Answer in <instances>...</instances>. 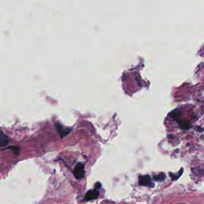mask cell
Listing matches in <instances>:
<instances>
[{"mask_svg":"<svg viewBox=\"0 0 204 204\" xmlns=\"http://www.w3.org/2000/svg\"><path fill=\"white\" fill-rule=\"evenodd\" d=\"M9 138L7 135H5L2 131L0 134V146L1 147H4L7 145L9 143Z\"/></svg>","mask_w":204,"mask_h":204,"instance_id":"5","label":"cell"},{"mask_svg":"<svg viewBox=\"0 0 204 204\" xmlns=\"http://www.w3.org/2000/svg\"><path fill=\"white\" fill-rule=\"evenodd\" d=\"M165 178H166V176H165V174H163V173H161V174L154 175V180L157 181H162L165 180Z\"/></svg>","mask_w":204,"mask_h":204,"instance_id":"6","label":"cell"},{"mask_svg":"<svg viewBox=\"0 0 204 204\" xmlns=\"http://www.w3.org/2000/svg\"><path fill=\"white\" fill-rule=\"evenodd\" d=\"M85 174L84 171V166L82 162H79L77 163L75 166V168L73 171V175L77 180H81L82 179Z\"/></svg>","mask_w":204,"mask_h":204,"instance_id":"1","label":"cell"},{"mask_svg":"<svg viewBox=\"0 0 204 204\" xmlns=\"http://www.w3.org/2000/svg\"><path fill=\"white\" fill-rule=\"evenodd\" d=\"M56 128L57 131L59 132L61 138L65 137V136H66L71 132V129L64 128L63 126H62L58 123L56 124Z\"/></svg>","mask_w":204,"mask_h":204,"instance_id":"4","label":"cell"},{"mask_svg":"<svg viewBox=\"0 0 204 204\" xmlns=\"http://www.w3.org/2000/svg\"><path fill=\"white\" fill-rule=\"evenodd\" d=\"M101 187V183H96L95 184V189H96V190L99 189Z\"/></svg>","mask_w":204,"mask_h":204,"instance_id":"7","label":"cell"},{"mask_svg":"<svg viewBox=\"0 0 204 204\" xmlns=\"http://www.w3.org/2000/svg\"><path fill=\"white\" fill-rule=\"evenodd\" d=\"M139 184L143 186H147L149 187H153L154 184L151 180L150 177L148 175H143L139 177Z\"/></svg>","mask_w":204,"mask_h":204,"instance_id":"2","label":"cell"},{"mask_svg":"<svg viewBox=\"0 0 204 204\" xmlns=\"http://www.w3.org/2000/svg\"><path fill=\"white\" fill-rule=\"evenodd\" d=\"M99 196V191L95 189V190H90L87 193H86L84 200L86 201H89L92 200H94L97 199Z\"/></svg>","mask_w":204,"mask_h":204,"instance_id":"3","label":"cell"}]
</instances>
